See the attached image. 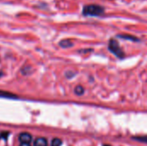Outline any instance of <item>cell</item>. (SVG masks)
<instances>
[{
    "mask_svg": "<svg viewBox=\"0 0 147 146\" xmlns=\"http://www.w3.org/2000/svg\"><path fill=\"white\" fill-rule=\"evenodd\" d=\"M105 9L103 7L96 4L86 5L83 9V15L86 16H98L104 13Z\"/></svg>",
    "mask_w": 147,
    "mask_h": 146,
    "instance_id": "1",
    "label": "cell"
},
{
    "mask_svg": "<svg viewBox=\"0 0 147 146\" xmlns=\"http://www.w3.org/2000/svg\"><path fill=\"white\" fill-rule=\"evenodd\" d=\"M109 50L115 54L117 58H124L125 56V52H123V50L121 49V47L120 46L119 43L115 40H110L109 42Z\"/></svg>",
    "mask_w": 147,
    "mask_h": 146,
    "instance_id": "2",
    "label": "cell"
},
{
    "mask_svg": "<svg viewBox=\"0 0 147 146\" xmlns=\"http://www.w3.org/2000/svg\"><path fill=\"white\" fill-rule=\"evenodd\" d=\"M19 141L21 143H30L32 141V136L28 133H22L19 135Z\"/></svg>",
    "mask_w": 147,
    "mask_h": 146,
    "instance_id": "3",
    "label": "cell"
},
{
    "mask_svg": "<svg viewBox=\"0 0 147 146\" xmlns=\"http://www.w3.org/2000/svg\"><path fill=\"white\" fill-rule=\"evenodd\" d=\"M47 139L45 138H37L34 141V146H47Z\"/></svg>",
    "mask_w": 147,
    "mask_h": 146,
    "instance_id": "4",
    "label": "cell"
},
{
    "mask_svg": "<svg viewBox=\"0 0 147 146\" xmlns=\"http://www.w3.org/2000/svg\"><path fill=\"white\" fill-rule=\"evenodd\" d=\"M59 46L63 48H68L73 46V43L70 40H63L59 42Z\"/></svg>",
    "mask_w": 147,
    "mask_h": 146,
    "instance_id": "5",
    "label": "cell"
},
{
    "mask_svg": "<svg viewBox=\"0 0 147 146\" xmlns=\"http://www.w3.org/2000/svg\"><path fill=\"white\" fill-rule=\"evenodd\" d=\"M74 92H75V94L78 95V96H82V95L84 93V89L81 85H78V86L75 88Z\"/></svg>",
    "mask_w": 147,
    "mask_h": 146,
    "instance_id": "6",
    "label": "cell"
},
{
    "mask_svg": "<svg viewBox=\"0 0 147 146\" xmlns=\"http://www.w3.org/2000/svg\"><path fill=\"white\" fill-rule=\"evenodd\" d=\"M61 145H62V141H61V139H59L58 138L53 139L51 142V146H61Z\"/></svg>",
    "mask_w": 147,
    "mask_h": 146,
    "instance_id": "7",
    "label": "cell"
},
{
    "mask_svg": "<svg viewBox=\"0 0 147 146\" xmlns=\"http://www.w3.org/2000/svg\"><path fill=\"white\" fill-rule=\"evenodd\" d=\"M0 97H6V98H15L16 96L8 92H4V91H1L0 90Z\"/></svg>",
    "mask_w": 147,
    "mask_h": 146,
    "instance_id": "8",
    "label": "cell"
},
{
    "mask_svg": "<svg viewBox=\"0 0 147 146\" xmlns=\"http://www.w3.org/2000/svg\"><path fill=\"white\" fill-rule=\"evenodd\" d=\"M119 37L122 38V39H126V40H139V39L135 38L134 36H129V34H121V35H118Z\"/></svg>",
    "mask_w": 147,
    "mask_h": 146,
    "instance_id": "9",
    "label": "cell"
},
{
    "mask_svg": "<svg viewBox=\"0 0 147 146\" xmlns=\"http://www.w3.org/2000/svg\"><path fill=\"white\" fill-rule=\"evenodd\" d=\"M134 139L135 140H139V141H141L144 143H147V137H135Z\"/></svg>",
    "mask_w": 147,
    "mask_h": 146,
    "instance_id": "10",
    "label": "cell"
},
{
    "mask_svg": "<svg viewBox=\"0 0 147 146\" xmlns=\"http://www.w3.org/2000/svg\"><path fill=\"white\" fill-rule=\"evenodd\" d=\"M9 134V133L8 132H3V133H0V138H3L4 139H6L8 138Z\"/></svg>",
    "mask_w": 147,
    "mask_h": 146,
    "instance_id": "11",
    "label": "cell"
},
{
    "mask_svg": "<svg viewBox=\"0 0 147 146\" xmlns=\"http://www.w3.org/2000/svg\"><path fill=\"white\" fill-rule=\"evenodd\" d=\"M20 146H31L30 143H21Z\"/></svg>",
    "mask_w": 147,
    "mask_h": 146,
    "instance_id": "12",
    "label": "cell"
},
{
    "mask_svg": "<svg viewBox=\"0 0 147 146\" xmlns=\"http://www.w3.org/2000/svg\"><path fill=\"white\" fill-rule=\"evenodd\" d=\"M103 146H110V145H104Z\"/></svg>",
    "mask_w": 147,
    "mask_h": 146,
    "instance_id": "13",
    "label": "cell"
}]
</instances>
